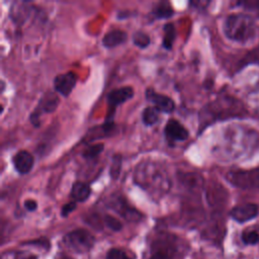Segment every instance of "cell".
<instances>
[{
	"label": "cell",
	"mask_w": 259,
	"mask_h": 259,
	"mask_svg": "<svg viewBox=\"0 0 259 259\" xmlns=\"http://www.w3.org/2000/svg\"><path fill=\"white\" fill-rule=\"evenodd\" d=\"M12 163L19 174H26L33 167V157L28 151L20 150L13 156Z\"/></svg>",
	"instance_id": "15"
},
{
	"label": "cell",
	"mask_w": 259,
	"mask_h": 259,
	"mask_svg": "<svg viewBox=\"0 0 259 259\" xmlns=\"http://www.w3.org/2000/svg\"><path fill=\"white\" fill-rule=\"evenodd\" d=\"M108 205L126 221L138 222L142 219V213L139 212L136 208L132 207L122 196L112 197V199L108 202Z\"/></svg>",
	"instance_id": "12"
},
{
	"label": "cell",
	"mask_w": 259,
	"mask_h": 259,
	"mask_svg": "<svg viewBox=\"0 0 259 259\" xmlns=\"http://www.w3.org/2000/svg\"><path fill=\"white\" fill-rule=\"evenodd\" d=\"M223 30L229 39L245 44L255 36L256 25L250 15L234 13L225 19Z\"/></svg>",
	"instance_id": "2"
},
{
	"label": "cell",
	"mask_w": 259,
	"mask_h": 259,
	"mask_svg": "<svg viewBox=\"0 0 259 259\" xmlns=\"http://www.w3.org/2000/svg\"><path fill=\"white\" fill-rule=\"evenodd\" d=\"M160 111L154 106H147L142 111V121L145 125L150 126L159 120Z\"/></svg>",
	"instance_id": "20"
},
{
	"label": "cell",
	"mask_w": 259,
	"mask_h": 259,
	"mask_svg": "<svg viewBox=\"0 0 259 259\" xmlns=\"http://www.w3.org/2000/svg\"><path fill=\"white\" fill-rule=\"evenodd\" d=\"M106 259H133L124 251L116 248H112L107 252Z\"/></svg>",
	"instance_id": "26"
},
{
	"label": "cell",
	"mask_w": 259,
	"mask_h": 259,
	"mask_svg": "<svg viewBox=\"0 0 259 259\" xmlns=\"http://www.w3.org/2000/svg\"><path fill=\"white\" fill-rule=\"evenodd\" d=\"M24 207L28 210V211H33L37 208V203L35 200L32 199H26L24 201Z\"/></svg>",
	"instance_id": "29"
},
{
	"label": "cell",
	"mask_w": 259,
	"mask_h": 259,
	"mask_svg": "<svg viewBox=\"0 0 259 259\" xmlns=\"http://www.w3.org/2000/svg\"><path fill=\"white\" fill-rule=\"evenodd\" d=\"M134 181L153 196H161L171 187V178L166 167L157 161L147 160L137 165Z\"/></svg>",
	"instance_id": "1"
},
{
	"label": "cell",
	"mask_w": 259,
	"mask_h": 259,
	"mask_svg": "<svg viewBox=\"0 0 259 259\" xmlns=\"http://www.w3.org/2000/svg\"><path fill=\"white\" fill-rule=\"evenodd\" d=\"M104 224L107 228H109L110 230L115 231V232L121 230V228H122V225H121L120 221L117 220L116 218H114L113 215H110V214H105Z\"/></svg>",
	"instance_id": "25"
},
{
	"label": "cell",
	"mask_w": 259,
	"mask_h": 259,
	"mask_svg": "<svg viewBox=\"0 0 259 259\" xmlns=\"http://www.w3.org/2000/svg\"><path fill=\"white\" fill-rule=\"evenodd\" d=\"M127 39V33L121 29H113L108 31L102 38V45L107 48L111 49L117 47Z\"/></svg>",
	"instance_id": "16"
},
{
	"label": "cell",
	"mask_w": 259,
	"mask_h": 259,
	"mask_svg": "<svg viewBox=\"0 0 259 259\" xmlns=\"http://www.w3.org/2000/svg\"><path fill=\"white\" fill-rule=\"evenodd\" d=\"M60 102L58 94L55 92H48L46 93L38 101L37 106L34 108V110L30 113L29 119L30 122L34 126L39 125V116L42 113H51L56 110L58 107V104Z\"/></svg>",
	"instance_id": "8"
},
{
	"label": "cell",
	"mask_w": 259,
	"mask_h": 259,
	"mask_svg": "<svg viewBox=\"0 0 259 259\" xmlns=\"http://www.w3.org/2000/svg\"><path fill=\"white\" fill-rule=\"evenodd\" d=\"M7 259H36L33 255L29 254V253H25V252H16L15 254H13L12 256H9V258L7 257Z\"/></svg>",
	"instance_id": "28"
},
{
	"label": "cell",
	"mask_w": 259,
	"mask_h": 259,
	"mask_svg": "<svg viewBox=\"0 0 259 259\" xmlns=\"http://www.w3.org/2000/svg\"><path fill=\"white\" fill-rule=\"evenodd\" d=\"M104 150V145L103 144H94V145H89L87 146L83 152H82V157L91 160L95 159L102 151Z\"/></svg>",
	"instance_id": "22"
},
{
	"label": "cell",
	"mask_w": 259,
	"mask_h": 259,
	"mask_svg": "<svg viewBox=\"0 0 259 259\" xmlns=\"http://www.w3.org/2000/svg\"><path fill=\"white\" fill-rule=\"evenodd\" d=\"M132 40L135 46L141 49H146L151 42L150 35L142 30H138L134 32V34L132 35Z\"/></svg>",
	"instance_id": "21"
},
{
	"label": "cell",
	"mask_w": 259,
	"mask_h": 259,
	"mask_svg": "<svg viewBox=\"0 0 259 259\" xmlns=\"http://www.w3.org/2000/svg\"><path fill=\"white\" fill-rule=\"evenodd\" d=\"M63 241L70 250L77 253H84L92 248L95 239L87 230L77 229L66 234Z\"/></svg>",
	"instance_id": "5"
},
{
	"label": "cell",
	"mask_w": 259,
	"mask_h": 259,
	"mask_svg": "<svg viewBox=\"0 0 259 259\" xmlns=\"http://www.w3.org/2000/svg\"><path fill=\"white\" fill-rule=\"evenodd\" d=\"M173 13H174V10L168 1L158 2L153 6V9L151 12L153 17L156 19L169 18L173 15Z\"/></svg>",
	"instance_id": "18"
},
{
	"label": "cell",
	"mask_w": 259,
	"mask_h": 259,
	"mask_svg": "<svg viewBox=\"0 0 259 259\" xmlns=\"http://www.w3.org/2000/svg\"><path fill=\"white\" fill-rule=\"evenodd\" d=\"M121 160L122 158L120 155H115L112 158V162L109 170V174L112 179H117V177L119 176V173L121 170Z\"/></svg>",
	"instance_id": "23"
},
{
	"label": "cell",
	"mask_w": 259,
	"mask_h": 259,
	"mask_svg": "<svg viewBox=\"0 0 259 259\" xmlns=\"http://www.w3.org/2000/svg\"><path fill=\"white\" fill-rule=\"evenodd\" d=\"M226 177L230 183L237 187L259 190V168L232 171L229 172Z\"/></svg>",
	"instance_id": "6"
},
{
	"label": "cell",
	"mask_w": 259,
	"mask_h": 259,
	"mask_svg": "<svg viewBox=\"0 0 259 259\" xmlns=\"http://www.w3.org/2000/svg\"><path fill=\"white\" fill-rule=\"evenodd\" d=\"M176 38V28L173 23H165L163 26V48L171 50Z\"/></svg>",
	"instance_id": "19"
},
{
	"label": "cell",
	"mask_w": 259,
	"mask_h": 259,
	"mask_svg": "<svg viewBox=\"0 0 259 259\" xmlns=\"http://www.w3.org/2000/svg\"><path fill=\"white\" fill-rule=\"evenodd\" d=\"M91 194V188L88 183L83 181H76L73 183L70 191V196L76 202H83L88 199Z\"/></svg>",
	"instance_id": "17"
},
{
	"label": "cell",
	"mask_w": 259,
	"mask_h": 259,
	"mask_svg": "<svg viewBox=\"0 0 259 259\" xmlns=\"http://www.w3.org/2000/svg\"><path fill=\"white\" fill-rule=\"evenodd\" d=\"M242 112V106L240 102L234 99H218L208 104L201 110L200 123L204 122L208 116L215 118H225L230 116L239 115Z\"/></svg>",
	"instance_id": "4"
},
{
	"label": "cell",
	"mask_w": 259,
	"mask_h": 259,
	"mask_svg": "<svg viewBox=\"0 0 259 259\" xmlns=\"http://www.w3.org/2000/svg\"><path fill=\"white\" fill-rule=\"evenodd\" d=\"M59 259H71L70 257H67V256H61Z\"/></svg>",
	"instance_id": "30"
},
{
	"label": "cell",
	"mask_w": 259,
	"mask_h": 259,
	"mask_svg": "<svg viewBox=\"0 0 259 259\" xmlns=\"http://www.w3.org/2000/svg\"><path fill=\"white\" fill-rule=\"evenodd\" d=\"M164 136L170 144H173L176 142L186 141L189 137V132L179 120L170 118L165 124Z\"/></svg>",
	"instance_id": "9"
},
{
	"label": "cell",
	"mask_w": 259,
	"mask_h": 259,
	"mask_svg": "<svg viewBox=\"0 0 259 259\" xmlns=\"http://www.w3.org/2000/svg\"><path fill=\"white\" fill-rule=\"evenodd\" d=\"M76 206H77V202L74 201V200H72V201H70V202L64 204L63 207H62V210H61V214H62L63 217L69 215V214L76 208Z\"/></svg>",
	"instance_id": "27"
},
{
	"label": "cell",
	"mask_w": 259,
	"mask_h": 259,
	"mask_svg": "<svg viewBox=\"0 0 259 259\" xmlns=\"http://www.w3.org/2000/svg\"><path fill=\"white\" fill-rule=\"evenodd\" d=\"M180 255L178 239L169 234H161L152 243L149 259H179Z\"/></svg>",
	"instance_id": "3"
},
{
	"label": "cell",
	"mask_w": 259,
	"mask_h": 259,
	"mask_svg": "<svg viewBox=\"0 0 259 259\" xmlns=\"http://www.w3.org/2000/svg\"><path fill=\"white\" fill-rule=\"evenodd\" d=\"M242 241L247 245H255L259 243V234L256 231L246 230L242 233Z\"/></svg>",
	"instance_id": "24"
},
{
	"label": "cell",
	"mask_w": 259,
	"mask_h": 259,
	"mask_svg": "<svg viewBox=\"0 0 259 259\" xmlns=\"http://www.w3.org/2000/svg\"><path fill=\"white\" fill-rule=\"evenodd\" d=\"M33 10L31 2L28 1H14L11 3L9 16L11 20L17 24L22 25L30 17Z\"/></svg>",
	"instance_id": "10"
},
{
	"label": "cell",
	"mask_w": 259,
	"mask_h": 259,
	"mask_svg": "<svg viewBox=\"0 0 259 259\" xmlns=\"http://www.w3.org/2000/svg\"><path fill=\"white\" fill-rule=\"evenodd\" d=\"M133 96H134V89L131 86H123V87L111 90L107 94L108 108H107V114L105 117V122L114 123L113 118H114L116 107L119 104L131 99Z\"/></svg>",
	"instance_id": "7"
},
{
	"label": "cell",
	"mask_w": 259,
	"mask_h": 259,
	"mask_svg": "<svg viewBox=\"0 0 259 259\" xmlns=\"http://www.w3.org/2000/svg\"><path fill=\"white\" fill-rule=\"evenodd\" d=\"M77 83V75L74 72L59 74L54 79V89L59 94L67 97Z\"/></svg>",
	"instance_id": "13"
},
{
	"label": "cell",
	"mask_w": 259,
	"mask_h": 259,
	"mask_svg": "<svg viewBox=\"0 0 259 259\" xmlns=\"http://www.w3.org/2000/svg\"><path fill=\"white\" fill-rule=\"evenodd\" d=\"M145 95L147 100L151 102L153 106L157 108L160 112L171 113L175 109L174 100L165 94L158 93L155 90L149 88L146 90Z\"/></svg>",
	"instance_id": "11"
},
{
	"label": "cell",
	"mask_w": 259,
	"mask_h": 259,
	"mask_svg": "<svg viewBox=\"0 0 259 259\" xmlns=\"http://www.w3.org/2000/svg\"><path fill=\"white\" fill-rule=\"evenodd\" d=\"M258 214V206L255 203H243L232 208L230 215L239 223H245Z\"/></svg>",
	"instance_id": "14"
}]
</instances>
